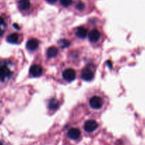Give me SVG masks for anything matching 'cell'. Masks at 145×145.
I'll use <instances>...</instances> for the list:
<instances>
[{
    "instance_id": "6da1fadb",
    "label": "cell",
    "mask_w": 145,
    "mask_h": 145,
    "mask_svg": "<svg viewBox=\"0 0 145 145\" xmlns=\"http://www.w3.org/2000/svg\"><path fill=\"white\" fill-rule=\"evenodd\" d=\"M13 69L11 64L6 61H0V82H5L11 77Z\"/></svg>"
},
{
    "instance_id": "e0dca14e",
    "label": "cell",
    "mask_w": 145,
    "mask_h": 145,
    "mask_svg": "<svg viewBox=\"0 0 145 145\" xmlns=\"http://www.w3.org/2000/svg\"><path fill=\"white\" fill-rule=\"evenodd\" d=\"M60 45H61V46L62 48H66L67 46L69 45V42L68 40H61L60 41Z\"/></svg>"
},
{
    "instance_id": "9a60e30c",
    "label": "cell",
    "mask_w": 145,
    "mask_h": 145,
    "mask_svg": "<svg viewBox=\"0 0 145 145\" xmlns=\"http://www.w3.org/2000/svg\"><path fill=\"white\" fill-rule=\"evenodd\" d=\"M58 106H59V103H58V101L55 100V99H52L49 101V104H48V107L51 110H55V109L58 108Z\"/></svg>"
},
{
    "instance_id": "7a4b0ae2",
    "label": "cell",
    "mask_w": 145,
    "mask_h": 145,
    "mask_svg": "<svg viewBox=\"0 0 145 145\" xmlns=\"http://www.w3.org/2000/svg\"><path fill=\"white\" fill-rule=\"evenodd\" d=\"M102 103H103L102 99L100 96H92L89 101L90 106L91 108L94 109L100 108L102 106Z\"/></svg>"
},
{
    "instance_id": "5bb4252c",
    "label": "cell",
    "mask_w": 145,
    "mask_h": 145,
    "mask_svg": "<svg viewBox=\"0 0 145 145\" xmlns=\"http://www.w3.org/2000/svg\"><path fill=\"white\" fill-rule=\"evenodd\" d=\"M6 28H7V24H6L5 21L3 19L2 17L0 16V37L2 36L3 34L4 33Z\"/></svg>"
},
{
    "instance_id": "52a82bcc",
    "label": "cell",
    "mask_w": 145,
    "mask_h": 145,
    "mask_svg": "<svg viewBox=\"0 0 145 145\" xmlns=\"http://www.w3.org/2000/svg\"><path fill=\"white\" fill-rule=\"evenodd\" d=\"M39 42L37 39L35 38H31V39L28 40V42L26 43V48L28 50L34 51L38 48Z\"/></svg>"
},
{
    "instance_id": "ba28073f",
    "label": "cell",
    "mask_w": 145,
    "mask_h": 145,
    "mask_svg": "<svg viewBox=\"0 0 145 145\" xmlns=\"http://www.w3.org/2000/svg\"><path fill=\"white\" fill-rule=\"evenodd\" d=\"M68 136L69 138L74 140H76L80 136V131L77 128H71L68 130Z\"/></svg>"
},
{
    "instance_id": "9c48e42d",
    "label": "cell",
    "mask_w": 145,
    "mask_h": 145,
    "mask_svg": "<svg viewBox=\"0 0 145 145\" xmlns=\"http://www.w3.org/2000/svg\"><path fill=\"white\" fill-rule=\"evenodd\" d=\"M89 40L92 42H97L100 38V33L98 30H92L90 32L89 35H88Z\"/></svg>"
},
{
    "instance_id": "ffe728a7",
    "label": "cell",
    "mask_w": 145,
    "mask_h": 145,
    "mask_svg": "<svg viewBox=\"0 0 145 145\" xmlns=\"http://www.w3.org/2000/svg\"><path fill=\"white\" fill-rule=\"evenodd\" d=\"M0 145H3V144H2V143H1V142H0Z\"/></svg>"
},
{
    "instance_id": "d6986e66",
    "label": "cell",
    "mask_w": 145,
    "mask_h": 145,
    "mask_svg": "<svg viewBox=\"0 0 145 145\" xmlns=\"http://www.w3.org/2000/svg\"><path fill=\"white\" fill-rule=\"evenodd\" d=\"M47 1H48V3H50V4H54V3H55L57 1V0H46Z\"/></svg>"
},
{
    "instance_id": "277c9868",
    "label": "cell",
    "mask_w": 145,
    "mask_h": 145,
    "mask_svg": "<svg viewBox=\"0 0 145 145\" xmlns=\"http://www.w3.org/2000/svg\"><path fill=\"white\" fill-rule=\"evenodd\" d=\"M98 125L96 121L93 120H90L85 122V125H84V129H85V131L91 133V132L95 131L97 127H98Z\"/></svg>"
},
{
    "instance_id": "2e32d148",
    "label": "cell",
    "mask_w": 145,
    "mask_h": 145,
    "mask_svg": "<svg viewBox=\"0 0 145 145\" xmlns=\"http://www.w3.org/2000/svg\"><path fill=\"white\" fill-rule=\"evenodd\" d=\"M60 1H61V5L63 6V7H69V6L72 4V0H60Z\"/></svg>"
},
{
    "instance_id": "7c38bea8",
    "label": "cell",
    "mask_w": 145,
    "mask_h": 145,
    "mask_svg": "<svg viewBox=\"0 0 145 145\" xmlns=\"http://www.w3.org/2000/svg\"><path fill=\"white\" fill-rule=\"evenodd\" d=\"M87 34H88V31H87L86 28H85L84 27H80L77 29L76 31V35L77 37H78L80 39H83L86 37Z\"/></svg>"
},
{
    "instance_id": "4fadbf2b",
    "label": "cell",
    "mask_w": 145,
    "mask_h": 145,
    "mask_svg": "<svg viewBox=\"0 0 145 145\" xmlns=\"http://www.w3.org/2000/svg\"><path fill=\"white\" fill-rule=\"evenodd\" d=\"M58 54V50L55 47H51L47 50V55L48 57H54Z\"/></svg>"
},
{
    "instance_id": "5b68a950",
    "label": "cell",
    "mask_w": 145,
    "mask_h": 145,
    "mask_svg": "<svg viewBox=\"0 0 145 145\" xmlns=\"http://www.w3.org/2000/svg\"><path fill=\"white\" fill-rule=\"evenodd\" d=\"M29 72L31 76H34V77H38L42 74L43 69L40 65H34L31 67Z\"/></svg>"
},
{
    "instance_id": "30bf717a",
    "label": "cell",
    "mask_w": 145,
    "mask_h": 145,
    "mask_svg": "<svg viewBox=\"0 0 145 145\" xmlns=\"http://www.w3.org/2000/svg\"><path fill=\"white\" fill-rule=\"evenodd\" d=\"M18 6L21 11H26L31 7V3L29 0H19Z\"/></svg>"
},
{
    "instance_id": "ac0fdd59",
    "label": "cell",
    "mask_w": 145,
    "mask_h": 145,
    "mask_svg": "<svg viewBox=\"0 0 145 145\" xmlns=\"http://www.w3.org/2000/svg\"><path fill=\"white\" fill-rule=\"evenodd\" d=\"M84 7H85V5H84L83 3L81 2V1H79V2L76 4V8H78V10H80V11H82V10H83Z\"/></svg>"
},
{
    "instance_id": "3957f363",
    "label": "cell",
    "mask_w": 145,
    "mask_h": 145,
    "mask_svg": "<svg viewBox=\"0 0 145 145\" xmlns=\"http://www.w3.org/2000/svg\"><path fill=\"white\" fill-rule=\"evenodd\" d=\"M75 76H76L75 71L71 68L65 69L63 73V77L68 82H71V81L74 80L75 79Z\"/></svg>"
},
{
    "instance_id": "8992f818",
    "label": "cell",
    "mask_w": 145,
    "mask_h": 145,
    "mask_svg": "<svg viewBox=\"0 0 145 145\" xmlns=\"http://www.w3.org/2000/svg\"><path fill=\"white\" fill-rule=\"evenodd\" d=\"M81 76L84 80L90 81L94 78V73L90 68H85L82 70Z\"/></svg>"
},
{
    "instance_id": "8fae6325",
    "label": "cell",
    "mask_w": 145,
    "mask_h": 145,
    "mask_svg": "<svg viewBox=\"0 0 145 145\" xmlns=\"http://www.w3.org/2000/svg\"><path fill=\"white\" fill-rule=\"evenodd\" d=\"M20 40H21L20 35L17 33H11L7 37V41L10 43L16 44L18 43Z\"/></svg>"
}]
</instances>
